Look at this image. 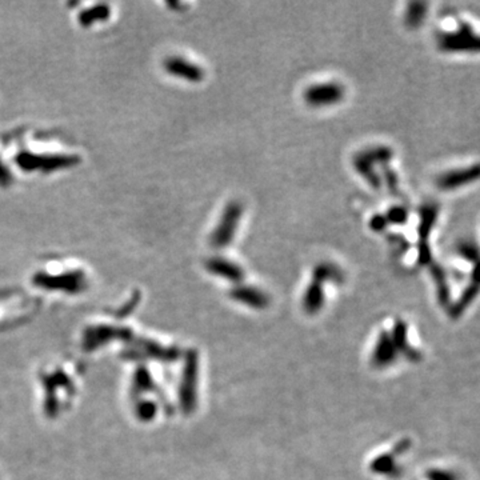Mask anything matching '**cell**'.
<instances>
[{"label": "cell", "instance_id": "1", "mask_svg": "<svg viewBox=\"0 0 480 480\" xmlns=\"http://www.w3.org/2000/svg\"><path fill=\"white\" fill-rule=\"evenodd\" d=\"M242 215H243V206L240 202H231L230 205H227L220 217L218 227L215 228V231L211 236L212 247L221 249V248L230 246L235 233L238 231Z\"/></svg>", "mask_w": 480, "mask_h": 480}, {"label": "cell", "instance_id": "2", "mask_svg": "<svg viewBox=\"0 0 480 480\" xmlns=\"http://www.w3.org/2000/svg\"><path fill=\"white\" fill-rule=\"evenodd\" d=\"M439 48L446 53H478L479 38L474 28L467 23H462L456 31L440 35Z\"/></svg>", "mask_w": 480, "mask_h": 480}, {"label": "cell", "instance_id": "3", "mask_svg": "<svg viewBox=\"0 0 480 480\" xmlns=\"http://www.w3.org/2000/svg\"><path fill=\"white\" fill-rule=\"evenodd\" d=\"M438 214H439V206H437L435 203H430L425 205L422 211H420V224H419V258L418 261L420 266H430V263L432 261V255H431V248L428 245V239H430V233L434 228V224L438 219Z\"/></svg>", "mask_w": 480, "mask_h": 480}, {"label": "cell", "instance_id": "4", "mask_svg": "<svg viewBox=\"0 0 480 480\" xmlns=\"http://www.w3.org/2000/svg\"><path fill=\"white\" fill-rule=\"evenodd\" d=\"M344 96L343 85L339 83H322L308 87L303 97L304 102L311 107H326L339 103Z\"/></svg>", "mask_w": 480, "mask_h": 480}, {"label": "cell", "instance_id": "5", "mask_svg": "<svg viewBox=\"0 0 480 480\" xmlns=\"http://www.w3.org/2000/svg\"><path fill=\"white\" fill-rule=\"evenodd\" d=\"M196 383H198V357L195 354H190L187 359L184 379L180 391L181 407L186 412L193 411L196 406Z\"/></svg>", "mask_w": 480, "mask_h": 480}, {"label": "cell", "instance_id": "6", "mask_svg": "<svg viewBox=\"0 0 480 480\" xmlns=\"http://www.w3.org/2000/svg\"><path fill=\"white\" fill-rule=\"evenodd\" d=\"M398 357V351L392 343L390 332L382 331L376 343H375L373 351L371 354V364L375 369L382 370V369H387V367L392 366Z\"/></svg>", "mask_w": 480, "mask_h": 480}, {"label": "cell", "instance_id": "7", "mask_svg": "<svg viewBox=\"0 0 480 480\" xmlns=\"http://www.w3.org/2000/svg\"><path fill=\"white\" fill-rule=\"evenodd\" d=\"M478 178H479V167L475 165L472 167L460 168V170H453V171L440 175L437 180V186L440 190L450 191V190L465 187L469 183H474L478 180Z\"/></svg>", "mask_w": 480, "mask_h": 480}, {"label": "cell", "instance_id": "8", "mask_svg": "<svg viewBox=\"0 0 480 480\" xmlns=\"http://www.w3.org/2000/svg\"><path fill=\"white\" fill-rule=\"evenodd\" d=\"M390 336L392 339V343L395 345L398 354H402L411 362H419L422 359V354L418 348L412 347L409 339V326L404 320L398 319L394 326L392 331L390 332Z\"/></svg>", "mask_w": 480, "mask_h": 480}, {"label": "cell", "instance_id": "9", "mask_svg": "<svg viewBox=\"0 0 480 480\" xmlns=\"http://www.w3.org/2000/svg\"><path fill=\"white\" fill-rule=\"evenodd\" d=\"M230 296L235 302L254 310H264L270 306V296L259 288L252 286H236L230 291Z\"/></svg>", "mask_w": 480, "mask_h": 480}, {"label": "cell", "instance_id": "10", "mask_svg": "<svg viewBox=\"0 0 480 480\" xmlns=\"http://www.w3.org/2000/svg\"><path fill=\"white\" fill-rule=\"evenodd\" d=\"M165 69L174 75L181 78L188 82H202L205 78V71L193 64L191 62L181 59V57H172L165 62Z\"/></svg>", "mask_w": 480, "mask_h": 480}, {"label": "cell", "instance_id": "11", "mask_svg": "<svg viewBox=\"0 0 480 480\" xmlns=\"http://www.w3.org/2000/svg\"><path fill=\"white\" fill-rule=\"evenodd\" d=\"M207 271L220 276L228 282L240 283L245 279V271L236 263L223 258H212L206 263Z\"/></svg>", "mask_w": 480, "mask_h": 480}, {"label": "cell", "instance_id": "12", "mask_svg": "<svg viewBox=\"0 0 480 480\" xmlns=\"http://www.w3.org/2000/svg\"><path fill=\"white\" fill-rule=\"evenodd\" d=\"M324 302H326L324 284L313 277V282L308 284V287L306 288V292L303 295V310L308 315H315L323 308Z\"/></svg>", "mask_w": 480, "mask_h": 480}, {"label": "cell", "instance_id": "13", "mask_svg": "<svg viewBox=\"0 0 480 480\" xmlns=\"http://www.w3.org/2000/svg\"><path fill=\"white\" fill-rule=\"evenodd\" d=\"M371 472L376 475L397 478L402 472V467L399 466L397 458L392 453H380L373 458L370 463Z\"/></svg>", "mask_w": 480, "mask_h": 480}, {"label": "cell", "instance_id": "14", "mask_svg": "<svg viewBox=\"0 0 480 480\" xmlns=\"http://www.w3.org/2000/svg\"><path fill=\"white\" fill-rule=\"evenodd\" d=\"M430 271L432 275L434 283L437 286V294H438V301H439L440 306L443 307H450L451 304V291H450V284L447 280V275L444 273V270L441 268V266L438 263H430Z\"/></svg>", "mask_w": 480, "mask_h": 480}, {"label": "cell", "instance_id": "15", "mask_svg": "<svg viewBox=\"0 0 480 480\" xmlns=\"http://www.w3.org/2000/svg\"><path fill=\"white\" fill-rule=\"evenodd\" d=\"M479 288H478V282H474L472 284H469L468 287L462 292L460 298L450 306L448 308V314L453 319H458L459 316L463 315L467 308L472 304L475 301V298L478 296Z\"/></svg>", "mask_w": 480, "mask_h": 480}, {"label": "cell", "instance_id": "16", "mask_svg": "<svg viewBox=\"0 0 480 480\" xmlns=\"http://www.w3.org/2000/svg\"><path fill=\"white\" fill-rule=\"evenodd\" d=\"M357 156L360 159H363L364 162H367L369 165L375 167L376 165H388V162L392 159L394 152L390 147L385 146H378V147H372L366 151L359 152Z\"/></svg>", "mask_w": 480, "mask_h": 480}, {"label": "cell", "instance_id": "17", "mask_svg": "<svg viewBox=\"0 0 480 480\" xmlns=\"http://www.w3.org/2000/svg\"><path fill=\"white\" fill-rule=\"evenodd\" d=\"M313 277L322 282L323 284L326 282H335V283H342L343 282V273L334 264L331 263H320L317 264L313 273Z\"/></svg>", "mask_w": 480, "mask_h": 480}, {"label": "cell", "instance_id": "18", "mask_svg": "<svg viewBox=\"0 0 480 480\" xmlns=\"http://www.w3.org/2000/svg\"><path fill=\"white\" fill-rule=\"evenodd\" d=\"M354 165H355V168H357L359 175L366 179L371 187H373V188H376V190L380 188L382 180H380V177L378 175V172L375 171V167L369 165L367 162H364V160L360 159L359 156H355V158H354Z\"/></svg>", "mask_w": 480, "mask_h": 480}, {"label": "cell", "instance_id": "19", "mask_svg": "<svg viewBox=\"0 0 480 480\" xmlns=\"http://www.w3.org/2000/svg\"><path fill=\"white\" fill-rule=\"evenodd\" d=\"M425 14H427V4L425 1H413L407 8V15H406L407 26L412 28L419 27L422 22L425 20Z\"/></svg>", "mask_w": 480, "mask_h": 480}, {"label": "cell", "instance_id": "20", "mask_svg": "<svg viewBox=\"0 0 480 480\" xmlns=\"http://www.w3.org/2000/svg\"><path fill=\"white\" fill-rule=\"evenodd\" d=\"M384 217H385V219H387L388 223L400 226V224L406 223L407 219H409V211H407L406 207L403 206L391 207Z\"/></svg>", "mask_w": 480, "mask_h": 480}, {"label": "cell", "instance_id": "21", "mask_svg": "<svg viewBox=\"0 0 480 480\" xmlns=\"http://www.w3.org/2000/svg\"><path fill=\"white\" fill-rule=\"evenodd\" d=\"M425 478L427 480H459L455 472L443 468H430L425 472Z\"/></svg>", "mask_w": 480, "mask_h": 480}, {"label": "cell", "instance_id": "22", "mask_svg": "<svg viewBox=\"0 0 480 480\" xmlns=\"http://www.w3.org/2000/svg\"><path fill=\"white\" fill-rule=\"evenodd\" d=\"M384 168V179L387 181V186L390 188V191L392 195H398L399 192V180L395 171H392L388 165H383Z\"/></svg>", "mask_w": 480, "mask_h": 480}, {"label": "cell", "instance_id": "23", "mask_svg": "<svg viewBox=\"0 0 480 480\" xmlns=\"http://www.w3.org/2000/svg\"><path fill=\"white\" fill-rule=\"evenodd\" d=\"M459 254L468 261L475 263L478 259V248L475 247V245L471 243H462L459 248H458Z\"/></svg>", "mask_w": 480, "mask_h": 480}, {"label": "cell", "instance_id": "24", "mask_svg": "<svg viewBox=\"0 0 480 480\" xmlns=\"http://www.w3.org/2000/svg\"><path fill=\"white\" fill-rule=\"evenodd\" d=\"M387 226H388V221H387L384 215H375V217L371 218L370 228L372 231L380 233V231H383Z\"/></svg>", "mask_w": 480, "mask_h": 480}, {"label": "cell", "instance_id": "25", "mask_svg": "<svg viewBox=\"0 0 480 480\" xmlns=\"http://www.w3.org/2000/svg\"><path fill=\"white\" fill-rule=\"evenodd\" d=\"M410 448H411V440L404 438V439L399 440L398 443L394 446V450L391 453L395 458H398V456H402V455L407 453Z\"/></svg>", "mask_w": 480, "mask_h": 480}]
</instances>
